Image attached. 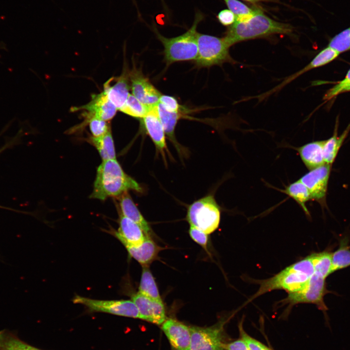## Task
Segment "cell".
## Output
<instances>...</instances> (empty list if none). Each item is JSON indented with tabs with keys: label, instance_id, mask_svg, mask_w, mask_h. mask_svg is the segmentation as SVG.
Here are the masks:
<instances>
[{
	"label": "cell",
	"instance_id": "cell-1",
	"mask_svg": "<svg viewBox=\"0 0 350 350\" xmlns=\"http://www.w3.org/2000/svg\"><path fill=\"white\" fill-rule=\"evenodd\" d=\"M293 27L287 23L275 21L259 10L249 18L236 21L227 30L224 37L230 47L241 41L264 37L275 34L291 35Z\"/></svg>",
	"mask_w": 350,
	"mask_h": 350
},
{
	"label": "cell",
	"instance_id": "cell-2",
	"mask_svg": "<svg viewBox=\"0 0 350 350\" xmlns=\"http://www.w3.org/2000/svg\"><path fill=\"white\" fill-rule=\"evenodd\" d=\"M130 190L142 191L138 182L124 172L116 159L103 160L97 168L90 197L105 200L109 197L120 196Z\"/></svg>",
	"mask_w": 350,
	"mask_h": 350
},
{
	"label": "cell",
	"instance_id": "cell-3",
	"mask_svg": "<svg viewBox=\"0 0 350 350\" xmlns=\"http://www.w3.org/2000/svg\"><path fill=\"white\" fill-rule=\"evenodd\" d=\"M314 273L312 253L289 265L276 275L267 279L258 280L259 288L248 301L275 290H284L288 293L299 291L305 287Z\"/></svg>",
	"mask_w": 350,
	"mask_h": 350
},
{
	"label": "cell",
	"instance_id": "cell-4",
	"mask_svg": "<svg viewBox=\"0 0 350 350\" xmlns=\"http://www.w3.org/2000/svg\"><path fill=\"white\" fill-rule=\"evenodd\" d=\"M201 19L200 16H197L191 28L179 36L169 38L158 34L164 46V59L167 64L196 59L198 54L196 28Z\"/></svg>",
	"mask_w": 350,
	"mask_h": 350
},
{
	"label": "cell",
	"instance_id": "cell-5",
	"mask_svg": "<svg viewBox=\"0 0 350 350\" xmlns=\"http://www.w3.org/2000/svg\"><path fill=\"white\" fill-rule=\"evenodd\" d=\"M198 54L195 63L199 67H210L225 63L236 64L230 56V47L224 37L197 33Z\"/></svg>",
	"mask_w": 350,
	"mask_h": 350
},
{
	"label": "cell",
	"instance_id": "cell-6",
	"mask_svg": "<svg viewBox=\"0 0 350 350\" xmlns=\"http://www.w3.org/2000/svg\"><path fill=\"white\" fill-rule=\"evenodd\" d=\"M220 215V210L214 197L208 195L189 206L186 218L191 226L209 234L218 228Z\"/></svg>",
	"mask_w": 350,
	"mask_h": 350
},
{
	"label": "cell",
	"instance_id": "cell-7",
	"mask_svg": "<svg viewBox=\"0 0 350 350\" xmlns=\"http://www.w3.org/2000/svg\"><path fill=\"white\" fill-rule=\"evenodd\" d=\"M331 292L327 288L326 278L314 272L307 285L301 290L288 293L286 298L280 301L282 305H288V308L300 303L314 304L326 314L328 308L324 301V296Z\"/></svg>",
	"mask_w": 350,
	"mask_h": 350
},
{
	"label": "cell",
	"instance_id": "cell-8",
	"mask_svg": "<svg viewBox=\"0 0 350 350\" xmlns=\"http://www.w3.org/2000/svg\"><path fill=\"white\" fill-rule=\"evenodd\" d=\"M74 303L80 304L93 312H102L114 315L140 318L139 310L132 300L93 299L76 296L73 299Z\"/></svg>",
	"mask_w": 350,
	"mask_h": 350
},
{
	"label": "cell",
	"instance_id": "cell-9",
	"mask_svg": "<svg viewBox=\"0 0 350 350\" xmlns=\"http://www.w3.org/2000/svg\"><path fill=\"white\" fill-rule=\"evenodd\" d=\"M224 323L209 327H190L189 350H226Z\"/></svg>",
	"mask_w": 350,
	"mask_h": 350
},
{
	"label": "cell",
	"instance_id": "cell-10",
	"mask_svg": "<svg viewBox=\"0 0 350 350\" xmlns=\"http://www.w3.org/2000/svg\"><path fill=\"white\" fill-rule=\"evenodd\" d=\"M331 169V164L325 163L310 170L299 179L307 188L311 199L324 203Z\"/></svg>",
	"mask_w": 350,
	"mask_h": 350
},
{
	"label": "cell",
	"instance_id": "cell-11",
	"mask_svg": "<svg viewBox=\"0 0 350 350\" xmlns=\"http://www.w3.org/2000/svg\"><path fill=\"white\" fill-rule=\"evenodd\" d=\"M132 94L144 105L154 107L161 95L141 70L134 69L129 73Z\"/></svg>",
	"mask_w": 350,
	"mask_h": 350
},
{
	"label": "cell",
	"instance_id": "cell-12",
	"mask_svg": "<svg viewBox=\"0 0 350 350\" xmlns=\"http://www.w3.org/2000/svg\"><path fill=\"white\" fill-rule=\"evenodd\" d=\"M138 308L140 318L157 325L166 320L165 309L162 300L154 299L138 292L132 300Z\"/></svg>",
	"mask_w": 350,
	"mask_h": 350
},
{
	"label": "cell",
	"instance_id": "cell-13",
	"mask_svg": "<svg viewBox=\"0 0 350 350\" xmlns=\"http://www.w3.org/2000/svg\"><path fill=\"white\" fill-rule=\"evenodd\" d=\"M71 109L73 111L84 110L86 111L85 117H95L106 122L115 116L117 110L104 91L92 94L91 100L88 104L74 107Z\"/></svg>",
	"mask_w": 350,
	"mask_h": 350
},
{
	"label": "cell",
	"instance_id": "cell-14",
	"mask_svg": "<svg viewBox=\"0 0 350 350\" xmlns=\"http://www.w3.org/2000/svg\"><path fill=\"white\" fill-rule=\"evenodd\" d=\"M161 329L175 350H189L191 331L190 327L172 318L166 319Z\"/></svg>",
	"mask_w": 350,
	"mask_h": 350
},
{
	"label": "cell",
	"instance_id": "cell-15",
	"mask_svg": "<svg viewBox=\"0 0 350 350\" xmlns=\"http://www.w3.org/2000/svg\"><path fill=\"white\" fill-rule=\"evenodd\" d=\"M129 73L124 69L120 76L112 77L113 84L109 79L104 85L103 91L119 110L124 105L129 94L131 87Z\"/></svg>",
	"mask_w": 350,
	"mask_h": 350
},
{
	"label": "cell",
	"instance_id": "cell-16",
	"mask_svg": "<svg viewBox=\"0 0 350 350\" xmlns=\"http://www.w3.org/2000/svg\"><path fill=\"white\" fill-rule=\"evenodd\" d=\"M115 234L124 246H138L143 242L146 236L137 224L121 213L119 216V228Z\"/></svg>",
	"mask_w": 350,
	"mask_h": 350
},
{
	"label": "cell",
	"instance_id": "cell-17",
	"mask_svg": "<svg viewBox=\"0 0 350 350\" xmlns=\"http://www.w3.org/2000/svg\"><path fill=\"white\" fill-rule=\"evenodd\" d=\"M142 120L143 126L147 134L153 141L157 149L164 155L165 150H167L166 134L159 119L156 106L154 107Z\"/></svg>",
	"mask_w": 350,
	"mask_h": 350
},
{
	"label": "cell",
	"instance_id": "cell-18",
	"mask_svg": "<svg viewBox=\"0 0 350 350\" xmlns=\"http://www.w3.org/2000/svg\"><path fill=\"white\" fill-rule=\"evenodd\" d=\"M325 140L313 141L296 148L302 162L311 170L325 163L323 146Z\"/></svg>",
	"mask_w": 350,
	"mask_h": 350
},
{
	"label": "cell",
	"instance_id": "cell-19",
	"mask_svg": "<svg viewBox=\"0 0 350 350\" xmlns=\"http://www.w3.org/2000/svg\"><path fill=\"white\" fill-rule=\"evenodd\" d=\"M130 256L143 266H148L156 259L160 247L150 237L146 236L143 242L138 246L126 245Z\"/></svg>",
	"mask_w": 350,
	"mask_h": 350
},
{
	"label": "cell",
	"instance_id": "cell-20",
	"mask_svg": "<svg viewBox=\"0 0 350 350\" xmlns=\"http://www.w3.org/2000/svg\"><path fill=\"white\" fill-rule=\"evenodd\" d=\"M119 197L121 213L137 224L142 229L146 236L150 237L152 232L151 229L128 192L123 193Z\"/></svg>",
	"mask_w": 350,
	"mask_h": 350
},
{
	"label": "cell",
	"instance_id": "cell-21",
	"mask_svg": "<svg viewBox=\"0 0 350 350\" xmlns=\"http://www.w3.org/2000/svg\"><path fill=\"white\" fill-rule=\"evenodd\" d=\"M156 109L159 119L163 126L165 134L175 146L176 142L175 136V130L181 115L180 112H171L167 110L160 103L156 105Z\"/></svg>",
	"mask_w": 350,
	"mask_h": 350
},
{
	"label": "cell",
	"instance_id": "cell-22",
	"mask_svg": "<svg viewBox=\"0 0 350 350\" xmlns=\"http://www.w3.org/2000/svg\"><path fill=\"white\" fill-rule=\"evenodd\" d=\"M337 125V124H336L332 136L325 140L323 146V156L325 163L332 164L333 163L340 148L350 130V124L343 133L338 137Z\"/></svg>",
	"mask_w": 350,
	"mask_h": 350
},
{
	"label": "cell",
	"instance_id": "cell-23",
	"mask_svg": "<svg viewBox=\"0 0 350 350\" xmlns=\"http://www.w3.org/2000/svg\"><path fill=\"white\" fill-rule=\"evenodd\" d=\"M89 142L98 150L103 160L116 159V155L111 130L99 137H91Z\"/></svg>",
	"mask_w": 350,
	"mask_h": 350
},
{
	"label": "cell",
	"instance_id": "cell-24",
	"mask_svg": "<svg viewBox=\"0 0 350 350\" xmlns=\"http://www.w3.org/2000/svg\"><path fill=\"white\" fill-rule=\"evenodd\" d=\"M350 266V246L347 237L339 240V247L332 255V273Z\"/></svg>",
	"mask_w": 350,
	"mask_h": 350
},
{
	"label": "cell",
	"instance_id": "cell-25",
	"mask_svg": "<svg viewBox=\"0 0 350 350\" xmlns=\"http://www.w3.org/2000/svg\"><path fill=\"white\" fill-rule=\"evenodd\" d=\"M0 350H42L26 343L12 332L3 330L0 331Z\"/></svg>",
	"mask_w": 350,
	"mask_h": 350
},
{
	"label": "cell",
	"instance_id": "cell-26",
	"mask_svg": "<svg viewBox=\"0 0 350 350\" xmlns=\"http://www.w3.org/2000/svg\"><path fill=\"white\" fill-rule=\"evenodd\" d=\"M293 198L302 208L307 215H310L305 203L311 199L309 192L306 187L298 179L290 184L281 191Z\"/></svg>",
	"mask_w": 350,
	"mask_h": 350
},
{
	"label": "cell",
	"instance_id": "cell-27",
	"mask_svg": "<svg viewBox=\"0 0 350 350\" xmlns=\"http://www.w3.org/2000/svg\"><path fill=\"white\" fill-rule=\"evenodd\" d=\"M139 292L152 299L162 300L155 279L148 266L143 267Z\"/></svg>",
	"mask_w": 350,
	"mask_h": 350
},
{
	"label": "cell",
	"instance_id": "cell-28",
	"mask_svg": "<svg viewBox=\"0 0 350 350\" xmlns=\"http://www.w3.org/2000/svg\"><path fill=\"white\" fill-rule=\"evenodd\" d=\"M153 107L144 105L133 94H129L125 103L120 110L131 117L142 119Z\"/></svg>",
	"mask_w": 350,
	"mask_h": 350
},
{
	"label": "cell",
	"instance_id": "cell-29",
	"mask_svg": "<svg viewBox=\"0 0 350 350\" xmlns=\"http://www.w3.org/2000/svg\"><path fill=\"white\" fill-rule=\"evenodd\" d=\"M332 255L330 250L313 253L314 272L326 279L332 273Z\"/></svg>",
	"mask_w": 350,
	"mask_h": 350
},
{
	"label": "cell",
	"instance_id": "cell-30",
	"mask_svg": "<svg viewBox=\"0 0 350 350\" xmlns=\"http://www.w3.org/2000/svg\"><path fill=\"white\" fill-rule=\"evenodd\" d=\"M229 10L236 16L237 21L244 20L251 16L255 12L238 0H224Z\"/></svg>",
	"mask_w": 350,
	"mask_h": 350
},
{
	"label": "cell",
	"instance_id": "cell-31",
	"mask_svg": "<svg viewBox=\"0 0 350 350\" xmlns=\"http://www.w3.org/2000/svg\"><path fill=\"white\" fill-rule=\"evenodd\" d=\"M339 54V52L328 46L318 53L308 65L310 70L321 67L332 61Z\"/></svg>",
	"mask_w": 350,
	"mask_h": 350
},
{
	"label": "cell",
	"instance_id": "cell-32",
	"mask_svg": "<svg viewBox=\"0 0 350 350\" xmlns=\"http://www.w3.org/2000/svg\"><path fill=\"white\" fill-rule=\"evenodd\" d=\"M329 47L339 53L350 50V27L334 36L330 41Z\"/></svg>",
	"mask_w": 350,
	"mask_h": 350
},
{
	"label": "cell",
	"instance_id": "cell-33",
	"mask_svg": "<svg viewBox=\"0 0 350 350\" xmlns=\"http://www.w3.org/2000/svg\"><path fill=\"white\" fill-rule=\"evenodd\" d=\"M85 117L92 137H101L110 130V126L106 121L95 117Z\"/></svg>",
	"mask_w": 350,
	"mask_h": 350
},
{
	"label": "cell",
	"instance_id": "cell-34",
	"mask_svg": "<svg viewBox=\"0 0 350 350\" xmlns=\"http://www.w3.org/2000/svg\"><path fill=\"white\" fill-rule=\"evenodd\" d=\"M240 338L244 340L249 350H272L262 342L250 336L244 330L242 322L238 325Z\"/></svg>",
	"mask_w": 350,
	"mask_h": 350
},
{
	"label": "cell",
	"instance_id": "cell-35",
	"mask_svg": "<svg viewBox=\"0 0 350 350\" xmlns=\"http://www.w3.org/2000/svg\"><path fill=\"white\" fill-rule=\"evenodd\" d=\"M350 88V69L345 78L330 89L325 95L323 99L329 100L338 94L347 91Z\"/></svg>",
	"mask_w": 350,
	"mask_h": 350
},
{
	"label": "cell",
	"instance_id": "cell-36",
	"mask_svg": "<svg viewBox=\"0 0 350 350\" xmlns=\"http://www.w3.org/2000/svg\"><path fill=\"white\" fill-rule=\"evenodd\" d=\"M159 103L170 111L180 112V106L176 99L173 96L161 95L159 99Z\"/></svg>",
	"mask_w": 350,
	"mask_h": 350
},
{
	"label": "cell",
	"instance_id": "cell-37",
	"mask_svg": "<svg viewBox=\"0 0 350 350\" xmlns=\"http://www.w3.org/2000/svg\"><path fill=\"white\" fill-rule=\"evenodd\" d=\"M191 238L196 243L201 245L204 248L207 247L208 243V234L202 230L191 226L189 231Z\"/></svg>",
	"mask_w": 350,
	"mask_h": 350
},
{
	"label": "cell",
	"instance_id": "cell-38",
	"mask_svg": "<svg viewBox=\"0 0 350 350\" xmlns=\"http://www.w3.org/2000/svg\"><path fill=\"white\" fill-rule=\"evenodd\" d=\"M217 18L221 23L225 26L231 25L236 20L235 15L231 11L227 9L220 11Z\"/></svg>",
	"mask_w": 350,
	"mask_h": 350
},
{
	"label": "cell",
	"instance_id": "cell-39",
	"mask_svg": "<svg viewBox=\"0 0 350 350\" xmlns=\"http://www.w3.org/2000/svg\"><path fill=\"white\" fill-rule=\"evenodd\" d=\"M226 350H249L247 345L241 338L225 345Z\"/></svg>",
	"mask_w": 350,
	"mask_h": 350
},
{
	"label": "cell",
	"instance_id": "cell-40",
	"mask_svg": "<svg viewBox=\"0 0 350 350\" xmlns=\"http://www.w3.org/2000/svg\"><path fill=\"white\" fill-rule=\"evenodd\" d=\"M248 2H250L252 3H256L260 1H272V2H277L279 0H244Z\"/></svg>",
	"mask_w": 350,
	"mask_h": 350
},
{
	"label": "cell",
	"instance_id": "cell-41",
	"mask_svg": "<svg viewBox=\"0 0 350 350\" xmlns=\"http://www.w3.org/2000/svg\"><path fill=\"white\" fill-rule=\"evenodd\" d=\"M9 145V144H8L7 145H5L4 146H3V147L1 148L0 149V153L1 152H2V151H3L7 146H8Z\"/></svg>",
	"mask_w": 350,
	"mask_h": 350
},
{
	"label": "cell",
	"instance_id": "cell-42",
	"mask_svg": "<svg viewBox=\"0 0 350 350\" xmlns=\"http://www.w3.org/2000/svg\"><path fill=\"white\" fill-rule=\"evenodd\" d=\"M348 91H350V88L348 90Z\"/></svg>",
	"mask_w": 350,
	"mask_h": 350
}]
</instances>
